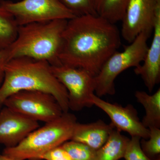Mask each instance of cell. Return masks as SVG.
<instances>
[{
  "label": "cell",
  "instance_id": "cell-1",
  "mask_svg": "<svg viewBox=\"0 0 160 160\" xmlns=\"http://www.w3.org/2000/svg\"><path fill=\"white\" fill-rule=\"evenodd\" d=\"M120 35L115 24L98 15L68 20L63 33L61 64L84 69L95 77L119 48Z\"/></svg>",
  "mask_w": 160,
  "mask_h": 160
},
{
  "label": "cell",
  "instance_id": "cell-2",
  "mask_svg": "<svg viewBox=\"0 0 160 160\" xmlns=\"http://www.w3.org/2000/svg\"><path fill=\"white\" fill-rule=\"evenodd\" d=\"M22 91H38L51 94L63 112H69L67 90L54 76L51 65L46 61L19 57L7 63L0 86V109L7 98Z\"/></svg>",
  "mask_w": 160,
  "mask_h": 160
},
{
  "label": "cell",
  "instance_id": "cell-3",
  "mask_svg": "<svg viewBox=\"0 0 160 160\" xmlns=\"http://www.w3.org/2000/svg\"><path fill=\"white\" fill-rule=\"evenodd\" d=\"M67 21L55 20L19 26L16 38L7 48L9 61L28 57L46 61L52 66L62 65L59 55Z\"/></svg>",
  "mask_w": 160,
  "mask_h": 160
},
{
  "label": "cell",
  "instance_id": "cell-4",
  "mask_svg": "<svg viewBox=\"0 0 160 160\" xmlns=\"http://www.w3.org/2000/svg\"><path fill=\"white\" fill-rule=\"evenodd\" d=\"M77 122L74 115L64 112L32 131L16 146L5 148L2 154L16 160H41L49 150L71 140Z\"/></svg>",
  "mask_w": 160,
  "mask_h": 160
},
{
  "label": "cell",
  "instance_id": "cell-5",
  "mask_svg": "<svg viewBox=\"0 0 160 160\" xmlns=\"http://www.w3.org/2000/svg\"><path fill=\"white\" fill-rule=\"evenodd\" d=\"M150 36L147 32H142L123 51L115 52L108 58L94 77L96 95L101 98L115 93L114 82L118 76L142 63L149 48L147 41Z\"/></svg>",
  "mask_w": 160,
  "mask_h": 160
},
{
  "label": "cell",
  "instance_id": "cell-6",
  "mask_svg": "<svg viewBox=\"0 0 160 160\" xmlns=\"http://www.w3.org/2000/svg\"><path fill=\"white\" fill-rule=\"evenodd\" d=\"M0 6L14 17L18 26L52 20H69L76 17L59 0H1Z\"/></svg>",
  "mask_w": 160,
  "mask_h": 160
},
{
  "label": "cell",
  "instance_id": "cell-7",
  "mask_svg": "<svg viewBox=\"0 0 160 160\" xmlns=\"http://www.w3.org/2000/svg\"><path fill=\"white\" fill-rule=\"evenodd\" d=\"M4 106L35 121L49 122L57 119L63 111L55 98L38 91H22L11 95Z\"/></svg>",
  "mask_w": 160,
  "mask_h": 160
},
{
  "label": "cell",
  "instance_id": "cell-8",
  "mask_svg": "<svg viewBox=\"0 0 160 160\" xmlns=\"http://www.w3.org/2000/svg\"><path fill=\"white\" fill-rule=\"evenodd\" d=\"M51 69L67 90L69 109L79 111L93 106L92 97L95 90L94 77L84 69L65 65L51 66Z\"/></svg>",
  "mask_w": 160,
  "mask_h": 160
},
{
  "label": "cell",
  "instance_id": "cell-9",
  "mask_svg": "<svg viewBox=\"0 0 160 160\" xmlns=\"http://www.w3.org/2000/svg\"><path fill=\"white\" fill-rule=\"evenodd\" d=\"M160 0H130L122 19L121 35L130 43L142 32L151 35Z\"/></svg>",
  "mask_w": 160,
  "mask_h": 160
},
{
  "label": "cell",
  "instance_id": "cell-10",
  "mask_svg": "<svg viewBox=\"0 0 160 160\" xmlns=\"http://www.w3.org/2000/svg\"><path fill=\"white\" fill-rule=\"evenodd\" d=\"M92 102L93 105L108 115L115 129L128 132L131 137H138L144 139L149 138V128L143 125L138 116L137 111L131 105L123 107L104 101L95 94L92 97Z\"/></svg>",
  "mask_w": 160,
  "mask_h": 160
},
{
  "label": "cell",
  "instance_id": "cell-11",
  "mask_svg": "<svg viewBox=\"0 0 160 160\" xmlns=\"http://www.w3.org/2000/svg\"><path fill=\"white\" fill-rule=\"evenodd\" d=\"M39 127L38 122L3 106L0 109V144L6 148L19 144Z\"/></svg>",
  "mask_w": 160,
  "mask_h": 160
},
{
  "label": "cell",
  "instance_id": "cell-12",
  "mask_svg": "<svg viewBox=\"0 0 160 160\" xmlns=\"http://www.w3.org/2000/svg\"><path fill=\"white\" fill-rule=\"evenodd\" d=\"M153 31L152 42L143 63L134 69L149 92L152 91L160 80V9L156 12Z\"/></svg>",
  "mask_w": 160,
  "mask_h": 160
},
{
  "label": "cell",
  "instance_id": "cell-13",
  "mask_svg": "<svg viewBox=\"0 0 160 160\" xmlns=\"http://www.w3.org/2000/svg\"><path fill=\"white\" fill-rule=\"evenodd\" d=\"M114 127L102 120L88 124L77 123L71 140L79 142L97 150L104 146Z\"/></svg>",
  "mask_w": 160,
  "mask_h": 160
},
{
  "label": "cell",
  "instance_id": "cell-14",
  "mask_svg": "<svg viewBox=\"0 0 160 160\" xmlns=\"http://www.w3.org/2000/svg\"><path fill=\"white\" fill-rule=\"evenodd\" d=\"M135 96L138 102L142 105L146 111L142 123L146 128H160V89L152 95L146 92L137 91Z\"/></svg>",
  "mask_w": 160,
  "mask_h": 160
},
{
  "label": "cell",
  "instance_id": "cell-15",
  "mask_svg": "<svg viewBox=\"0 0 160 160\" xmlns=\"http://www.w3.org/2000/svg\"><path fill=\"white\" fill-rule=\"evenodd\" d=\"M129 139L113 128L106 142L96 150L93 160H118L124 157Z\"/></svg>",
  "mask_w": 160,
  "mask_h": 160
},
{
  "label": "cell",
  "instance_id": "cell-16",
  "mask_svg": "<svg viewBox=\"0 0 160 160\" xmlns=\"http://www.w3.org/2000/svg\"><path fill=\"white\" fill-rule=\"evenodd\" d=\"M130 0H94L98 15L111 23L122 21Z\"/></svg>",
  "mask_w": 160,
  "mask_h": 160
},
{
  "label": "cell",
  "instance_id": "cell-17",
  "mask_svg": "<svg viewBox=\"0 0 160 160\" xmlns=\"http://www.w3.org/2000/svg\"><path fill=\"white\" fill-rule=\"evenodd\" d=\"M18 26L14 17L0 6V50L8 48L14 42Z\"/></svg>",
  "mask_w": 160,
  "mask_h": 160
},
{
  "label": "cell",
  "instance_id": "cell-18",
  "mask_svg": "<svg viewBox=\"0 0 160 160\" xmlns=\"http://www.w3.org/2000/svg\"><path fill=\"white\" fill-rule=\"evenodd\" d=\"M62 147L70 156L71 160H93L96 150L79 142L69 140L62 145Z\"/></svg>",
  "mask_w": 160,
  "mask_h": 160
},
{
  "label": "cell",
  "instance_id": "cell-19",
  "mask_svg": "<svg viewBox=\"0 0 160 160\" xmlns=\"http://www.w3.org/2000/svg\"><path fill=\"white\" fill-rule=\"evenodd\" d=\"M149 136L147 139H141V146L144 153L152 160L159 158L160 154V129L149 127Z\"/></svg>",
  "mask_w": 160,
  "mask_h": 160
},
{
  "label": "cell",
  "instance_id": "cell-20",
  "mask_svg": "<svg viewBox=\"0 0 160 160\" xmlns=\"http://www.w3.org/2000/svg\"><path fill=\"white\" fill-rule=\"evenodd\" d=\"M67 9L76 16L83 15H97L94 0H59Z\"/></svg>",
  "mask_w": 160,
  "mask_h": 160
},
{
  "label": "cell",
  "instance_id": "cell-21",
  "mask_svg": "<svg viewBox=\"0 0 160 160\" xmlns=\"http://www.w3.org/2000/svg\"><path fill=\"white\" fill-rule=\"evenodd\" d=\"M141 139L135 136L131 137V138L129 139L123 157L126 160H152L142 149ZM155 160H160V158Z\"/></svg>",
  "mask_w": 160,
  "mask_h": 160
},
{
  "label": "cell",
  "instance_id": "cell-22",
  "mask_svg": "<svg viewBox=\"0 0 160 160\" xmlns=\"http://www.w3.org/2000/svg\"><path fill=\"white\" fill-rule=\"evenodd\" d=\"M71 160L70 156L61 146L49 150L41 158V160Z\"/></svg>",
  "mask_w": 160,
  "mask_h": 160
},
{
  "label": "cell",
  "instance_id": "cell-23",
  "mask_svg": "<svg viewBox=\"0 0 160 160\" xmlns=\"http://www.w3.org/2000/svg\"><path fill=\"white\" fill-rule=\"evenodd\" d=\"M9 61L7 49L0 50V86L2 85L5 76L6 64Z\"/></svg>",
  "mask_w": 160,
  "mask_h": 160
},
{
  "label": "cell",
  "instance_id": "cell-24",
  "mask_svg": "<svg viewBox=\"0 0 160 160\" xmlns=\"http://www.w3.org/2000/svg\"><path fill=\"white\" fill-rule=\"evenodd\" d=\"M0 160H16L3 154L0 155Z\"/></svg>",
  "mask_w": 160,
  "mask_h": 160
}]
</instances>
